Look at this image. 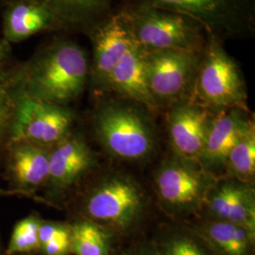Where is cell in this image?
Segmentation results:
<instances>
[{"label": "cell", "instance_id": "obj_1", "mask_svg": "<svg viewBox=\"0 0 255 255\" xmlns=\"http://www.w3.org/2000/svg\"><path fill=\"white\" fill-rule=\"evenodd\" d=\"M90 75L86 50L67 38H55L40 46L19 65L22 97L68 107L82 95Z\"/></svg>", "mask_w": 255, "mask_h": 255}, {"label": "cell", "instance_id": "obj_2", "mask_svg": "<svg viewBox=\"0 0 255 255\" xmlns=\"http://www.w3.org/2000/svg\"><path fill=\"white\" fill-rule=\"evenodd\" d=\"M223 44L208 37L201 51L190 101L215 113L232 108L247 110L243 74Z\"/></svg>", "mask_w": 255, "mask_h": 255}, {"label": "cell", "instance_id": "obj_3", "mask_svg": "<svg viewBox=\"0 0 255 255\" xmlns=\"http://www.w3.org/2000/svg\"><path fill=\"white\" fill-rule=\"evenodd\" d=\"M145 109L126 100L104 102L97 110L94 119L96 134L111 154L137 161L151 152L154 134Z\"/></svg>", "mask_w": 255, "mask_h": 255}, {"label": "cell", "instance_id": "obj_4", "mask_svg": "<svg viewBox=\"0 0 255 255\" xmlns=\"http://www.w3.org/2000/svg\"><path fill=\"white\" fill-rule=\"evenodd\" d=\"M130 5L187 15L223 43L255 35V0H133Z\"/></svg>", "mask_w": 255, "mask_h": 255}, {"label": "cell", "instance_id": "obj_5", "mask_svg": "<svg viewBox=\"0 0 255 255\" xmlns=\"http://www.w3.org/2000/svg\"><path fill=\"white\" fill-rule=\"evenodd\" d=\"M126 8L136 43L145 51L170 49L201 53L207 43L206 30L187 15L147 6Z\"/></svg>", "mask_w": 255, "mask_h": 255}, {"label": "cell", "instance_id": "obj_6", "mask_svg": "<svg viewBox=\"0 0 255 255\" xmlns=\"http://www.w3.org/2000/svg\"><path fill=\"white\" fill-rule=\"evenodd\" d=\"M144 205V195L136 182L116 175L104 179L86 194L82 212L85 219L123 232L136 223Z\"/></svg>", "mask_w": 255, "mask_h": 255}, {"label": "cell", "instance_id": "obj_7", "mask_svg": "<svg viewBox=\"0 0 255 255\" xmlns=\"http://www.w3.org/2000/svg\"><path fill=\"white\" fill-rule=\"evenodd\" d=\"M201 54L170 49L145 51L147 84L158 108L190 100Z\"/></svg>", "mask_w": 255, "mask_h": 255}, {"label": "cell", "instance_id": "obj_8", "mask_svg": "<svg viewBox=\"0 0 255 255\" xmlns=\"http://www.w3.org/2000/svg\"><path fill=\"white\" fill-rule=\"evenodd\" d=\"M216 182L213 174L199 163L180 158L159 169L155 186L165 209L175 214H189L205 204L207 194Z\"/></svg>", "mask_w": 255, "mask_h": 255}, {"label": "cell", "instance_id": "obj_9", "mask_svg": "<svg viewBox=\"0 0 255 255\" xmlns=\"http://www.w3.org/2000/svg\"><path fill=\"white\" fill-rule=\"evenodd\" d=\"M92 43L89 81L99 92L106 91L110 75L138 45L127 8L113 11L87 32Z\"/></svg>", "mask_w": 255, "mask_h": 255}, {"label": "cell", "instance_id": "obj_10", "mask_svg": "<svg viewBox=\"0 0 255 255\" xmlns=\"http://www.w3.org/2000/svg\"><path fill=\"white\" fill-rule=\"evenodd\" d=\"M74 120V113L68 107L22 97L9 141H26L52 147L71 132Z\"/></svg>", "mask_w": 255, "mask_h": 255}, {"label": "cell", "instance_id": "obj_11", "mask_svg": "<svg viewBox=\"0 0 255 255\" xmlns=\"http://www.w3.org/2000/svg\"><path fill=\"white\" fill-rule=\"evenodd\" d=\"M97 159L84 138L70 132L51 147L48 178L45 188L52 198H60L74 188L91 171Z\"/></svg>", "mask_w": 255, "mask_h": 255}, {"label": "cell", "instance_id": "obj_12", "mask_svg": "<svg viewBox=\"0 0 255 255\" xmlns=\"http://www.w3.org/2000/svg\"><path fill=\"white\" fill-rule=\"evenodd\" d=\"M215 112L186 100L170 107L167 128L171 146L185 160L199 162Z\"/></svg>", "mask_w": 255, "mask_h": 255}, {"label": "cell", "instance_id": "obj_13", "mask_svg": "<svg viewBox=\"0 0 255 255\" xmlns=\"http://www.w3.org/2000/svg\"><path fill=\"white\" fill-rule=\"evenodd\" d=\"M6 170L11 190L26 198H35L34 193L46 186L51 147L26 141H9Z\"/></svg>", "mask_w": 255, "mask_h": 255}, {"label": "cell", "instance_id": "obj_14", "mask_svg": "<svg viewBox=\"0 0 255 255\" xmlns=\"http://www.w3.org/2000/svg\"><path fill=\"white\" fill-rule=\"evenodd\" d=\"M216 220L234 223L255 236V198L247 182L235 180L216 182L205 204Z\"/></svg>", "mask_w": 255, "mask_h": 255}, {"label": "cell", "instance_id": "obj_15", "mask_svg": "<svg viewBox=\"0 0 255 255\" xmlns=\"http://www.w3.org/2000/svg\"><path fill=\"white\" fill-rule=\"evenodd\" d=\"M246 113L247 110L241 108L221 110L215 113L199 161L205 170L225 167L230 150L250 128L255 126Z\"/></svg>", "mask_w": 255, "mask_h": 255}, {"label": "cell", "instance_id": "obj_16", "mask_svg": "<svg viewBox=\"0 0 255 255\" xmlns=\"http://www.w3.org/2000/svg\"><path fill=\"white\" fill-rule=\"evenodd\" d=\"M106 91L133 101L149 112L158 109L149 92L146 79L145 50L137 45L111 73Z\"/></svg>", "mask_w": 255, "mask_h": 255}, {"label": "cell", "instance_id": "obj_17", "mask_svg": "<svg viewBox=\"0 0 255 255\" xmlns=\"http://www.w3.org/2000/svg\"><path fill=\"white\" fill-rule=\"evenodd\" d=\"M58 30L50 12L37 0H9L3 11L2 37L17 44L42 31Z\"/></svg>", "mask_w": 255, "mask_h": 255}, {"label": "cell", "instance_id": "obj_18", "mask_svg": "<svg viewBox=\"0 0 255 255\" xmlns=\"http://www.w3.org/2000/svg\"><path fill=\"white\" fill-rule=\"evenodd\" d=\"M54 19L58 30L87 32L114 11V0H37Z\"/></svg>", "mask_w": 255, "mask_h": 255}, {"label": "cell", "instance_id": "obj_19", "mask_svg": "<svg viewBox=\"0 0 255 255\" xmlns=\"http://www.w3.org/2000/svg\"><path fill=\"white\" fill-rule=\"evenodd\" d=\"M19 65L10 45L0 39V153L8 145L15 112L22 94L19 85Z\"/></svg>", "mask_w": 255, "mask_h": 255}, {"label": "cell", "instance_id": "obj_20", "mask_svg": "<svg viewBox=\"0 0 255 255\" xmlns=\"http://www.w3.org/2000/svg\"><path fill=\"white\" fill-rule=\"evenodd\" d=\"M212 255H252L255 236L234 223L213 220L192 229Z\"/></svg>", "mask_w": 255, "mask_h": 255}, {"label": "cell", "instance_id": "obj_21", "mask_svg": "<svg viewBox=\"0 0 255 255\" xmlns=\"http://www.w3.org/2000/svg\"><path fill=\"white\" fill-rule=\"evenodd\" d=\"M71 254L110 255L109 236L102 226L83 219L70 224Z\"/></svg>", "mask_w": 255, "mask_h": 255}, {"label": "cell", "instance_id": "obj_22", "mask_svg": "<svg viewBox=\"0 0 255 255\" xmlns=\"http://www.w3.org/2000/svg\"><path fill=\"white\" fill-rule=\"evenodd\" d=\"M225 167L232 176L241 182H251L255 177V126L250 128L230 150Z\"/></svg>", "mask_w": 255, "mask_h": 255}, {"label": "cell", "instance_id": "obj_23", "mask_svg": "<svg viewBox=\"0 0 255 255\" xmlns=\"http://www.w3.org/2000/svg\"><path fill=\"white\" fill-rule=\"evenodd\" d=\"M43 219L29 214L18 220L10 234L5 255H37L39 253V228Z\"/></svg>", "mask_w": 255, "mask_h": 255}, {"label": "cell", "instance_id": "obj_24", "mask_svg": "<svg viewBox=\"0 0 255 255\" xmlns=\"http://www.w3.org/2000/svg\"><path fill=\"white\" fill-rule=\"evenodd\" d=\"M158 250L160 255H212L198 237L183 233L165 238Z\"/></svg>", "mask_w": 255, "mask_h": 255}, {"label": "cell", "instance_id": "obj_25", "mask_svg": "<svg viewBox=\"0 0 255 255\" xmlns=\"http://www.w3.org/2000/svg\"><path fill=\"white\" fill-rule=\"evenodd\" d=\"M70 224L45 220L43 219L39 228V243L40 246L57 237H64L70 234ZM40 249V248H39Z\"/></svg>", "mask_w": 255, "mask_h": 255}, {"label": "cell", "instance_id": "obj_26", "mask_svg": "<svg viewBox=\"0 0 255 255\" xmlns=\"http://www.w3.org/2000/svg\"><path fill=\"white\" fill-rule=\"evenodd\" d=\"M71 232V231H70ZM38 255H71L70 234L64 237H57L41 245Z\"/></svg>", "mask_w": 255, "mask_h": 255}, {"label": "cell", "instance_id": "obj_27", "mask_svg": "<svg viewBox=\"0 0 255 255\" xmlns=\"http://www.w3.org/2000/svg\"><path fill=\"white\" fill-rule=\"evenodd\" d=\"M125 255H160V253L158 247L145 246L133 250Z\"/></svg>", "mask_w": 255, "mask_h": 255}, {"label": "cell", "instance_id": "obj_28", "mask_svg": "<svg viewBox=\"0 0 255 255\" xmlns=\"http://www.w3.org/2000/svg\"><path fill=\"white\" fill-rule=\"evenodd\" d=\"M2 196H22V195L19 192L14 191L11 189L6 190V189L0 187V197H2Z\"/></svg>", "mask_w": 255, "mask_h": 255}, {"label": "cell", "instance_id": "obj_29", "mask_svg": "<svg viewBox=\"0 0 255 255\" xmlns=\"http://www.w3.org/2000/svg\"><path fill=\"white\" fill-rule=\"evenodd\" d=\"M0 255H5V248H4V246H3V243H2L1 235H0Z\"/></svg>", "mask_w": 255, "mask_h": 255}]
</instances>
